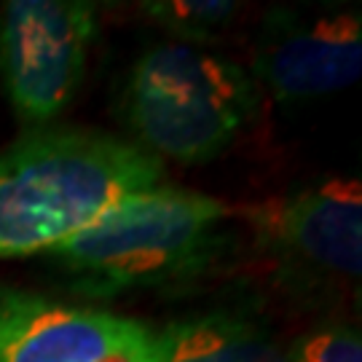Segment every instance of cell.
Segmentation results:
<instances>
[{
  "instance_id": "5b68a950",
  "label": "cell",
  "mask_w": 362,
  "mask_h": 362,
  "mask_svg": "<svg viewBox=\"0 0 362 362\" xmlns=\"http://www.w3.org/2000/svg\"><path fill=\"white\" fill-rule=\"evenodd\" d=\"M258 245L290 282H351L362 269V191L349 177H330L247 209Z\"/></svg>"
},
{
  "instance_id": "277c9868",
  "label": "cell",
  "mask_w": 362,
  "mask_h": 362,
  "mask_svg": "<svg viewBox=\"0 0 362 362\" xmlns=\"http://www.w3.org/2000/svg\"><path fill=\"white\" fill-rule=\"evenodd\" d=\"M97 35L83 0H11L0 11V76L13 113L46 127L73 103Z\"/></svg>"
},
{
  "instance_id": "3957f363",
  "label": "cell",
  "mask_w": 362,
  "mask_h": 362,
  "mask_svg": "<svg viewBox=\"0 0 362 362\" xmlns=\"http://www.w3.org/2000/svg\"><path fill=\"white\" fill-rule=\"evenodd\" d=\"M250 70L194 43L151 49L127 83V116L156 158L204 164L239 137L258 107Z\"/></svg>"
},
{
  "instance_id": "52a82bcc",
  "label": "cell",
  "mask_w": 362,
  "mask_h": 362,
  "mask_svg": "<svg viewBox=\"0 0 362 362\" xmlns=\"http://www.w3.org/2000/svg\"><path fill=\"white\" fill-rule=\"evenodd\" d=\"M143 330L110 311L0 290V362H97Z\"/></svg>"
},
{
  "instance_id": "7a4b0ae2",
  "label": "cell",
  "mask_w": 362,
  "mask_h": 362,
  "mask_svg": "<svg viewBox=\"0 0 362 362\" xmlns=\"http://www.w3.org/2000/svg\"><path fill=\"white\" fill-rule=\"evenodd\" d=\"M233 209L199 191L156 185L46 252L89 296L180 285L212 269L231 247Z\"/></svg>"
},
{
  "instance_id": "30bf717a",
  "label": "cell",
  "mask_w": 362,
  "mask_h": 362,
  "mask_svg": "<svg viewBox=\"0 0 362 362\" xmlns=\"http://www.w3.org/2000/svg\"><path fill=\"white\" fill-rule=\"evenodd\" d=\"M287 354L290 362H362L360 333L341 325L320 327L300 338Z\"/></svg>"
},
{
  "instance_id": "9c48e42d",
  "label": "cell",
  "mask_w": 362,
  "mask_h": 362,
  "mask_svg": "<svg viewBox=\"0 0 362 362\" xmlns=\"http://www.w3.org/2000/svg\"><path fill=\"white\" fill-rule=\"evenodd\" d=\"M143 11L180 43L204 46L231 33L242 6L228 0H153L143 3Z\"/></svg>"
},
{
  "instance_id": "ba28073f",
  "label": "cell",
  "mask_w": 362,
  "mask_h": 362,
  "mask_svg": "<svg viewBox=\"0 0 362 362\" xmlns=\"http://www.w3.org/2000/svg\"><path fill=\"white\" fill-rule=\"evenodd\" d=\"M156 362H290L263 325L231 311H209L151 333Z\"/></svg>"
},
{
  "instance_id": "8fae6325",
  "label": "cell",
  "mask_w": 362,
  "mask_h": 362,
  "mask_svg": "<svg viewBox=\"0 0 362 362\" xmlns=\"http://www.w3.org/2000/svg\"><path fill=\"white\" fill-rule=\"evenodd\" d=\"M97 362H156L153 344H151V330L145 327L143 333H137L134 338L124 341L121 346L110 349L103 360Z\"/></svg>"
},
{
  "instance_id": "6da1fadb",
  "label": "cell",
  "mask_w": 362,
  "mask_h": 362,
  "mask_svg": "<svg viewBox=\"0 0 362 362\" xmlns=\"http://www.w3.org/2000/svg\"><path fill=\"white\" fill-rule=\"evenodd\" d=\"M161 182V158L116 134L33 132L0 153V258L52 252Z\"/></svg>"
},
{
  "instance_id": "8992f818",
  "label": "cell",
  "mask_w": 362,
  "mask_h": 362,
  "mask_svg": "<svg viewBox=\"0 0 362 362\" xmlns=\"http://www.w3.org/2000/svg\"><path fill=\"white\" fill-rule=\"evenodd\" d=\"M362 70V22L354 8H272L252 46L255 86L282 103H306L351 86Z\"/></svg>"
}]
</instances>
